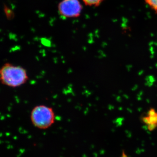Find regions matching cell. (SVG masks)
Instances as JSON below:
<instances>
[{"label": "cell", "instance_id": "obj_1", "mask_svg": "<svg viewBox=\"0 0 157 157\" xmlns=\"http://www.w3.org/2000/svg\"><path fill=\"white\" fill-rule=\"evenodd\" d=\"M28 79L27 70L21 66L7 63L0 70L1 82L9 87H19L25 84Z\"/></svg>", "mask_w": 157, "mask_h": 157}, {"label": "cell", "instance_id": "obj_2", "mask_svg": "<svg viewBox=\"0 0 157 157\" xmlns=\"http://www.w3.org/2000/svg\"><path fill=\"white\" fill-rule=\"evenodd\" d=\"M31 122L34 126L40 129H46L54 123L56 117L53 108L44 105H37L31 113Z\"/></svg>", "mask_w": 157, "mask_h": 157}, {"label": "cell", "instance_id": "obj_3", "mask_svg": "<svg viewBox=\"0 0 157 157\" xmlns=\"http://www.w3.org/2000/svg\"><path fill=\"white\" fill-rule=\"evenodd\" d=\"M58 10L63 18H76L81 15L82 6L79 0H62L59 3Z\"/></svg>", "mask_w": 157, "mask_h": 157}, {"label": "cell", "instance_id": "obj_4", "mask_svg": "<svg viewBox=\"0 0 157 157\" xmlns=\"http://www.w3.org/2000/svg\"><path fill=\"white\" fill-rule=\"evenodd\" d=\"M140 119L147 126L150 125L157 126V110L154 108H150L145 114L141 116Z\"/></svg>", "mask_w": 157, "mask_h": 157}, {"label": "cell", "instance_id": "obj_5", "mask_svg": "<svg viewBox=\"0 0 157 157\" xmlns=\"http://www.w3.org/2000/svg\"><path fill=\"white\" fill-rule=\"evenodd\" d=\"M85 6L97 7L100 6L105 0H82Z\"/></svg>", "mask_w": 157, "mask_h": 157}, {"label": "cell", "instance_id": "obj_6", "mask_svg": "<svg viewBox=\"0 0 157 157\" xmlns=\"http://www.w3.org/2000/svg\"><path fill=\"white\" fill-rule=\"evenodd\" d=\"M144 2L151 9L157 13V0H144Z\"/></svg>", "mask_w": 157, "mask_h": 157}]
</instances>
